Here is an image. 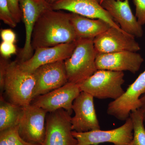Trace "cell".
Here are the masks:
<instances>
[{
  "instance_id": "cell-1",
  "label": "cell",
  "mask_w": 145,
  "mask_h": 145,
  "mask_svg": "<svg viewBox=\"0 0 145 145\" xmlns=\"http://www.w3.org/2000/svg\"><path fill=\"white\" fill-rule=\"evenodd\" d=\"M71 13L52 8L40 15L34 25L31 44L33 50L71 43L78 40L71 22Z\"/></svg>"
},
{
  "instance_id": "cell-2",
  "label": "cell",
  "mask_w": 145,
  "mask_h": 145,
  "mask_svg": "<svg viewBox=\"0 0 145 145\" xmlns=\"http://www.w3.org/2000/svg\"><path fill=\"white\" fill-rule=\"evenodd\" d=\"M97 54L93 39H78L72 54L65 61L69 82L80 85L93 75L97 71Z\"/></svg>"
},
{
  "instance_id": "cell-3",
  "label": "cell",
  "mask_w": 145,
  "mask_h": 145,
  "mask_svg": "<svg viewBox=\"0 0 145 145\" xmlns=\"http://www.w3.org/2000/svg\"><path fill=\"white\" fill-rule=\"evenodd\" d=\"M35 85L33 72L23 70L19 61L8 63L3 89L10 103L21 107L31 104Z\"/></svg>"
},
{
  "instance_id": "cell-4",
  "label": "cell",
  "mask_w": 145,
  "mask_h": 145,
  "mask_svg": "<svg viewBox=\"0 0 145 145\" xmlns=\"http://www.w3.org/2000/svg\"><path fill=\"white\" fill-rule=\"evenodd\" d=\"M123 72L98 70L80 85L81 91L100 99L116 100L124 93Z\"/></svg>"
},
{
  "instance_id": "cell-5",
  "label": "cell",
  "mask_w": 145,
  "mask_h": 145,
  "mask_svg": "<svg viewBox=\"0 0 145 145\" xmlns=\"http://www.w3.org/2000/svg\"><path fill=\"white\" fill-rule=\"evenodd\" d=\"M47 112L32 104L22 107L17 125L21 138L27 142L42 145L45 135Z\"/></svg>"
},
{
  "instance_id": "cell-6",
  "label": "cell",
  "mask_w": 145,
  "mask_h": 145,
  "mask_svg": "<svg viewBox=\"0 0 145 145\" xmlns=\"http://www.w3.org/2000/svg\"><path fill=\"white\" fill-rule=\"evenodd\" d=\"M71 119V114L63 109L49 112L42 145H77L78 141L72 135Z\"/></svg>"
},
{
  "instance_id": "cell-7",
  "label": "cell",
  "mask_w": 145,
  "mask_h": 145,
  "mask_svg": "<svg viewBox=\"0 0 145 145\" xmlns=\"http://www.w3.org/2000/svg\"><path fill=\"white\" fill-rule=\"evenodd\" d=\"M72 135L78 141L77 145H98L111 143L114 145H129L133 137V125L130 117L122 126L110 130H95L84 132L72 131Z\"/></svg>"
},
{
  "instance_id": "cell-8",
  "label": "cell",
  "mask_w": 145,
  "mask_h": 145,
  "mask_svg": "<svg viewBox=\"0 0 145 145\" xmlns=\"http://www.w3.org/2000/svg\"><path fill=\"white\" fill-rule=\"evenodd\" d=\"M145 92V70L116 100L108 104L107 112L118 120L125 121L131 112L140 108V97Z\"/></svg>"
},
{
  "instance_id": "cell-9",
  "label": "cell",
  "mask_w": 145,
  "mask_h": 145,
  "mask_svg": "<svg viewBox=\"0 0 145 145\" xmlns=\"http://www.w3.org/2000/svg\"><path fill=\"white\" fill-rule=\"evenodd\" d=\"M33 73L36 79L33 100L63 86L68 82L65 61L43 65Z\"/></svg>"
},
{
  "instance_id": "cell-10",
  "label": "cell",
  "mask_w": 145,
  "mask_h": 145,
  "mask_svg": "<svg viewBox=\"0 0 145 145\" xmlns=\"http://www.w3.org/2000/svg\"><path fill=\"white\" fill-rule=\"evenodd\" d=\"M81 91L79 84L68 82L61 87L35 98L31 104L48 112L63 109L71 115L73 102Z\"/></svg>"
},
{
  "instance_id": "cell-11",
  "label": "cell",
  "mask_w": 145,
  "mask_h": 145,
  "mask_svg": "<svg viewBox=\"0 0 145 145\" xmlns=\"http://www.w3.org/2000/svg\"><path fill=\"white\" fill-rule=\"evenodd\" d=\"M93 42L97 53L136 52L141 48L134 36L112 27L97 36Z\"/></svg>"
},
{
  "instance_id": "cell-12",
  "label": "cell",
  "mask_w": 145,
  "mask_h": 145,
  "mask_svg": "<svg viewBox=\"0 0 145 145\" xmlns=\"http://www.w3.org/2000/svg\"><path fill=\"white\" fill-rule=\"evenodd\" d=\"M93 98L89 93L81 91L74 100L72 109L75 115L71 119L72 131L84 132L101 129L94 108Z\"/></svg>"
},
{
  "instance_id": "cell-13",
  "label": "cell",
  "mask_w": 145,
  "mask_h": 145,
  "mask_svg": "<svg viewBox=\"0 0 145 145\" xmlns=\"http://www.w3.org/2000/svg\"><path fill=\"white\" fill-rule=\"evenodd\" d=\"M51 7L54 10H67L86 18L101 19L111 27L122 30L109 13L102 6L100 0H59Z\"/></svg>"
},
{
  "instance_id": "cell-14",
  "label": "cell",
  "mask_w": 145,
  "mask_h": 145,
  "mask_svg": "<svg viewBox=\"0 0 145 145\" xmlns=\"http://www.w3.org/2000/svg\"><path fill=\"white\" fill-rule=\"evenodd\" d=\"M20 4L25 30V42L20 54V61L24 62L34 54L31 41L36 22L44 11L51 7L45 0H20Z\"/></svg>"
},
{
  "instance_id": "cell-15",
  "label": "cell",
  "mask_w": 145,
  "mask_h": 145,
  "mask_svg": "<svg viewBox=\"0 0 145 145\" xmlns=\"http://www.w3.org/2000/svg\"><path fill=\"white\" fill-rule=\"evenodd\" d=\"M144 62L140 54L131 51H122L110 53H98L96 59L98 70L117 72L129 71L135 74Z\"/></svg>"
},
{
  "instance_id": "cell-16",
  "label": "cell",
  "mask_w": 145,
  "mask_h": 145,
  "mask_svg": "<svg viewBox=\"0 0 145 145\" xmlns=\"http://www.w3.org/2000/svg\"><path fill=\"white\" fill-rule=\"evenodd\" d=\"M101 5L123 31L134 37L142 36V27L133 13L129 0H104Z\"/></svg>"
},
{
  "instance_id": "cell-17",
  "label": "cell",
  "mask_w": 145,
  "mask_h": 145,
  "mask_svg": "<svg viewBox=\"0 0 145 145\" xmlns=\"http://www.w3.org/2000/svg\"><path fill=\"white\" fill-rule=\"evenodd\" d=\"M76 43L77 41L55 46L37 48L30 59L25 61H19L20 66L25 71L33 72L43 65L65 61L72 54Z\"/></svg>"
},
{
  "instance_id": "cell-18",
  "label": "cell",
  "mask_w": 145,
  "mask_h": 145,
  "mask_svg": "<svg viewBox=\"0 0 145 145\" xmlns=\"http://www.w3.org/2000/svg\"><path fill=\"white\" fill-rule=\"evenodd\" d=\"M71 22L78 40H93L111 27L101 19H91L73 13H71Z\"/></svg>"
},
{
  "instance_id": "cell-19",
  "label": "cell",
  "mask_w": 145,
  "mask_h": 145,
  "mask_svg": "<svg viewBox=\"0 0 145 145\" xmlns=\"http://www.w3.org/2000/svg\"><path fill=\"white\" fill-rule=\"evenodd\" d=\"M22 107L7 102L2 96L0 104V132L17 126Z\"/></svg>"
},
{
  "instance_id": "cell-20",
  "label": "cell",
  "mask_w": 145,
  "mask_h": 145,
  "mask_svg": "<svg viewBox=\"0 0 145 145\" xmlns=\"http://www.w3.org/2000/svg\"><path fill=\"white\" fill-rule=\"evenodd\" d=\"M130 117L133 125V137L129 145H145L144 119L140 109L131 112Z\"/></svg>"
},
{
  "instance_id": "cell-21",
  "label": "cell",
  "mask_w": 145,
  "mask_h": 145,
  "mask_svg": "<svg viewBox=\"0 0 145 145\" xmlns=\"http://www.w3.org/2000/svg\"><path fill=\"white\" fill-rule=\"evenodd\" d=\"M0 145H42L27 142L21 138L17 126L0 132Z\"/></svg>"
},
{
  "instance_id": "cell-22",
  "label": "cell",
  "mask_w": 145,
  "mask_h": 145,
  "mask_svg": "<svg viewBox=\"0 0 145 145\" xmlns=\"http://www.w3.org/2000/svg\"><path fill=\"white\" fill-rule=\"evenodd\" d=\"M0 19L11 28H14L17 25L7 0H0Z\"/></svg>"
},
{
  "instance_id": "cell-23",
  "label": "cell",
  "mask_w": 145,
  "mask_h": 145,
  "mask_svg": "<svg viewBox=\"0 0 145 145\" xmlns=\"http://www.w3.org/2000/svg\"><path fill=\"white\" fill-rule=\"evenodd\" d=\"M135 6V16L140 25L145 24V0H133Z\"/></svg>"
},
{
  "instance_id": "cell-24",
  "label": "cell",
  "mask_w": 145,
  "mask_h": 145,
  "mask_svg": "<svg viewBox=\"0 0 145 145\" xmlns=\"http://www.w3.org/2000/svg\"><path fill=\"white\" fill-rule=\"evenodd\" d=\"M10 11L13 18L17 24L22 19V11L20 7V0H7Z\"/></svg>"
},
{
  "instance_id": "cell-25",
  "label": "cell",
  "mask_w": 145,
  "mask_h": 145,
  "mask_svg": "<svg viewBox=\"0 0 145 145\" xmlns=\"http://www.w3.org/2000/svg\"><path fill=\"white\" fill-rule=\"evenodd\" d=\"M16 51L15 43L3 41L0 45V52L2 57L6 59L15 54Z\"/></svg>"
},
{
  "instance_id": "cell-26",
  "label": "cell",
  "mask_w": 145,
  "mask_h": 145,
  "mask_svg": "<svg viewBox=\"0 0 145 145\" xmlns=\"http://www.w3.org/2000/svg\"><path fill=\"white\" fill-rule=\"evenodd\" d=\"M1 36L3 41L15 43L16 41V34L11 29H2Z\"/></svg>"
},
{
  "instance_id": "cell-27",
  "label": "cell",
  "mask_w": 145,
  "mask_h": 145,
  "mask_svg": "<svg viewBox=\"0 0 145 145\" xmlns=\"http://www.w3.org/2000/svg\"><path fill=\"white\" fill-rule=\"evenodd\" d=\"M6 58L2 57L0 59V87L1 90H3L4 82L7 68L8 62Z\"/></svg>"
},
{
  "instance_id": "cell-28",
  "label": "cell",
  "mask_w": 145,
  "mask_h": 145,
  "mask_svg": "<svg viewBox=\"0 0 145 145\" xmlns=\"http://www.w3.org/2000/svg\"><path fill=\"white\" fill-rule=\"evenodd\" d=\"M140 109L142 114L144 122H145V92L140 99Z\"/></svg>"
},
{
  "instance_id": "cell-29",
  "label": "cell",
  "mask_w": 145,
  "mask_h": 145,
  "mask_svg": "<svg viewBox=\"0 0 145 145\" xmlns=\"http://www.w3.org/2000/svg\"><path fill=\"white\" fill-rule=\"evenodd\" d=\"M45 1L48 3L50 5H52L53 4H54V3L59 1V0H45Z\"/></svg>"
},
{
  "instance_id": "cell-30",
  "label": "cell",
  "mask_w": 145,
  "mask_h": 145,
  "mask_svg": "<svg viewBox=\"0 0 145 145\" xmlns=\"http://www.w3.org/2000/svg\"><path fill=\"white\" fill-rule=\"evenodd\" d=\"M104 0H100V1H101V3H102V2ZM121 1H123V0H121Z\"/></svg>"
},
{
  "instance_id": "cell-31",
  "label": "cell",
  "mask_w": 145,
  "mask_h": 145,
  "mask_svg": "<svg viewBox=\"0 0 145 145\" xmlns=\"http://www.w3.org/2000/svg\"></svg>"
}]
</instances>
